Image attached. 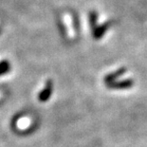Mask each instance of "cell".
Instances as JSON below:
<instances>
[{"label": "cell", "instance_id": "obj_1", "mask_svg": "<svg viewBox=\"0 0 147 147\" xmlns=\"http://www.w3.org/2000/svg\"><path fill=\"white\" fill-rule=\"evenodd\" d=\"M30 120L29 118H22L21 120L18 121V127L21 129H26V128L30 127Z\"/></svg>", "mask_w": 147, "mask_h": 147}, {"label": "cell", "instance_id": "obj_2", "mask_svg": "<svg viewBox=\"0 0 147 147\" xmlns=\"http://www.w3.org/2000/svg\"><path fill=\"white\" fill-rule=\"evenodd\" d=\"M10 68V65L7 61H2L0 62V75L6 73Z\"/></svg>", "mask_w": 147, "mask_h": 147}, {"label": "cell", "instance_id": "obj_3", "mask_svg": "<svg viewBox=\"0 0 147 147\" xmlns=\"http://www.w3.org/2000/svg\"><path fill=\"white\" fill-rule=\"evenodd\" d=\"M49 92H51V87H49V86L48 84L47 86V87H46V89L44 90V91L40 94V100L41 101H46L47 99H48V97H49Z\"/></svg>", "mask_w": 147, "mask_h": 147}]
</instances>
